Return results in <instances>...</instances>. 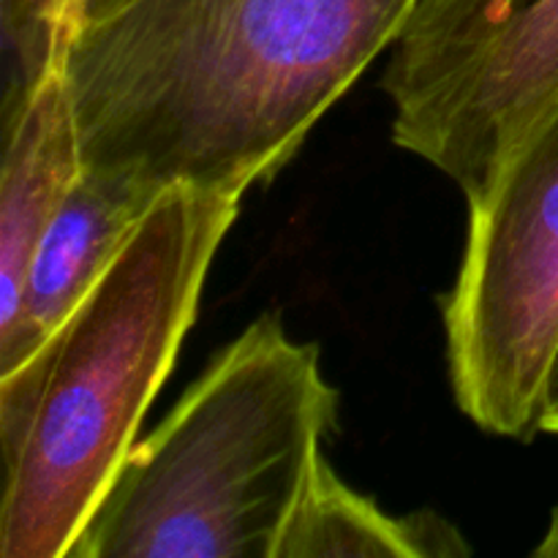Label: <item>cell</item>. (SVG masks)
Here are the masks:
<instances>
[{"label": "cell", "mask_w": 558, "mask_h": 558, "mask_svg": "<svg viewBox=\"0 0 558 558\" xmlns=\"http://www.w3.org/2000/svg\"><path fill=\"white\" fill-rule=\"evenodd\" d=\"M336 425L319 347L259 316L131 447L65 558H276Z\"/></svg>", "instance_id": "cell-3"}, {"label": "cell", "mask_w": 558, "mask_h": 558, "mask_svg": "<svg viewBox=\"0 0 558 558\" xmlns=\"http://www.w3.org/2000/svg\"><path fill=\"white\" fill-rule=\"evenodd\" d=\"M417 0H129L63 71L82 172L243 196L398 41Z\"/></svg>", "instance_id": "cell-1"}, {"label": "cell", "mask_w": 558, "mask_h": 558, "mask_svg": "<svg viewBox=\"0 0 558 558\" xmlns=\"http://www.w3.org/2000/svg\"><path fill=\"white\" fill-rule=\"evenodd\" d=\"M392 47V140L477 199L558 101V0H417Z\"/></svg>", "instance_id": "cell-5"}, {"label": "cell", "mask_w": 558, "mask_h": 558, "mask_svg": "<svg viewBox=\"0 0 558 558\" xmlns=\"http://www.w3.org/2000/svg\"><path fill=\"white\" fill-rule=\"evenodd\" d=\"M82 178V147L63 65L3 104L0 167V330L14 322L49 221Z\"/></svg>", "instance_id": "cell-7"}, {"label": "cell", "mask_w": 558, "mask_h": 558, "mask_svg": "<svg viewBox=\"0 0 558 558\" xmlns=\"http://www.w3.org/2000/svg\"><path fill=\"white\" fill-rule=\"evenodd\" d=\"M539 434L558 436V347L545 376L543 398H539Z\"/></svg>", "instance_id": "cell-10"}, {"label": "cell", "mask_w": 558, "mask_h": 558, "mask_svg": "<svg viewBox=\"0 0 558 558\" xmlns=\"http://www.w3.org/2000/svg\"><path fill=\"white\" fill-rule=\"evenodd\" d=\"M125 3L129 0H80V27L87 25V22L104 20V16H109Z\"/></svg>", "instance_id": "cell-11"}, {"label": "cell", "mask_w": 558, "mask_h": 558, "mask_svg": "<svg viewBox=\"0 0 558 558\" xmlns=\"http://www.w3.org/2000/svg\"><path fill=\"white\" fill-rule=\"evenodd\" d=\"M0 20L11 60L5 90V101H11L63 65L80 31V0H0Z\"/></svg>", "instance_id": "cell-9"}, {"label": "cell", "mask_w": 558, "mask_h": 558, "mask_svg": "<svg viewBox=\"0 0 558 558\" xmlns=\"http://www.w3.org/2000/svg\"><path fill=\"white\" fill-rule=\"evenodd\" d=\"M238 194L156 199L58 332L0 376V558H65L136 445L199 308Z\"/></svg>", "instance_id": "cell-2"}, {"label": "cell", "mask_w": 558, "mask_h": 558, "mask_svg": "<svg viewBox=\"0 0 558 558\" xmlns=\"http://www.w3.org/2000/svg\"><path fill=\"white\" fill-rule=\"evenodd\" d=\"M441 319L461 412L485 434L537 436L558 347V101L469 202L466 254Z\"/></svg>", "instance_id": "cell-4"}, {"label": "cell", "mask_w": 558, "mask_h": 558, "mask_svg": "<svg viewBox=\"0 0 558 558\" xmlns=\"http://www.w3.org/2000/svg\"><path fill=\"white\" fill-rule=\"evenodd\" d=\"M472 548L447 518H392L349 488L322 452L283 526L276 558H458Z\"/></svg>", "instance_id": "cell-8"}, {"label": "cell", "mask_w": 558, "mask_h": 558, "mask_svg": "<svg viewBox=\"0 0 558 558\" xmlns=\"http://www.w3.org/2000/svg\"><path fill=\"white\" fill-rule=\"evenodd\" d=\"M534 556L537 558H558V507L554 510V518H550V526L545 532L543 543L534 548Z\"/></svg>", "instance_id": "cell-12"}, {"label": "cell", "mask_w": 558, "mask_h": 558, "mask_svg": "<svg viewBox=\"0 0 558 558\" xmlns=\"http://www.w3.org/2000/svg\"><path fill=\"white\" fill-rule=\"evenodd\" d=\"M158 196L82 172L49 221L14 322L0 330V376L25 365L112 267Z\"/></svg>", "instance_id": "cell-6"}]
</instances>
